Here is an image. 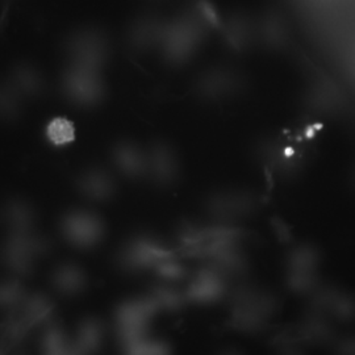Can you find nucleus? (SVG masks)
Returning <instances> with one entry per match:
<instances>
[{"label":"nucleus","instance_id":"nucleus-14","mask_svg":"<svg viewBox=\"0 0 355 355\" xmlns=\"http://www.w3.org/2000/svg\"><path fill=\"white\" fill-rule=\"evenodd\" d=\"M191 291L198 300H202V302L214 300L221 291V286H220V282L216 279L215 277H208V275L204 277L203 275L195 282Z\"/></svg>","mask_w":355,"mask_h":355},{"label":"nucleus","instance_id":"nucleus-3","mask_svg":"<svg viewBox=\"0 0 355 355\" xmlns=\"http://www.w3.org/2000/svg\"><path fill=\"white\" fill-rule=\"evenodd\" d=\"M8 83L24 99H36L45 91V79L37 67L31 64H19L10 73Z\"/></svg>","mask_w":355,"mask_h":355},{"label":"nucleus","instance_id":"nucleus-10","mask_svg":"<svg viewBox=\"0 0 355 355\" xmlns=\"http://www.w3.org/2000/svg\"><path fill=\"white\" fill-rule=\"evenodd\" d=\"M21 101L10 83H0V121H16L23 111Z\"/></svg>","mask_w":355,"mask_h":355},{"label":"nucleus","instance_id":"nucleus-5","mask_svg":"<svg viewBox=\"0 0 355 355\" xmlns=\"http://www.w3.org/2000/svg\"><path fill=\"white\" fill-rule=\"evenodd\" d=\"M149 308L142 303H127L117 313V322L127 338L136 337L146 324Z\"/></svg>","mask_w":355,"mask_h":355},{"label":"nucleus","instance_id":"nucleus-20","mask_svg":"<svg viewBox=\"0 0 355 355\" xmlns=\"http://www.w3.org/2000/svg\"><path fill=\"white\" fill-rule=\"evenodd\" d=\"M221 355H241L239 354V353H236V352H233V350H229V352H225V353H223Z\"/></svg>","mask_w":355,"mask_h":355},{"label":"nucleus","instance_id":"nucleus-4","mask_svg":"<svg viewBox=\"0 0 355 355\" xmlns=\"http://www.w3.org/2000/svg\"><path fill=\"white\" fill-rule=\"evenodd\" d=\"M66 51L71 64L94 70L102 62L104 54L101 44L89 35H79L71 38L66 46Z\"/></svg>","mask_w":355,"mask_h":355},{"label":"nucleus","instance_id":"nucleus-21","mask_svg":"<svg viewBox=\"0 0 355 355\" xmlns=\"http://www.w3.org/2000/svg\"><path fill=\"white\" fill-rule=\"evenodd\" d=\"M16 355H26V354H16Z\"/></svg>","mask_w":355,"mask_h":355},{"label":"nucleus","instance_id":"nucleus-7","mask_svg":"<svg viewBox=\"0 0 355 355\" xmlns=\"http://www.w3.org/2000/svg\"><path fill=\"white\" fill-rule=\"evenodd\" d=\"M53 280L55 288L66 295H74L76 292L82 291L86 284V277L83 271L76 265L70 263L60 267L54 272Z\"/></svg>","mask_w":355,"mask_h":355},{"label":"nucleus","instance_id":"nucleus-6","mask_svg":"<svg viewBox=\"0 0 355 355\" xmlns=\"http://www.w3.org/2000/svg\"><path fill=\"white\" fill-rule=\"evenodd\" d=\"M1 221L12 232H28L33 224L35 214L29 204L21 200H11L1 209Z\"/></svg>","mask_w":355,"mask_h":355},{"label":"nucleus","instance_id":"nucleus-9","mask_svg":"<svg viewBox=\"0 0 355 355\" xmlns=\"http://www.w3.org/2000/svg\"><path fill=\"white\" fill-rule=\"evenodd\" d=\"M104 338V329L103 325L94 318L86 320L78 331V346L83 355L95 353Z\"/></svg>","mask_w":355,"mask_h":355},{"label":"nucleus","instance_id":"nucleus-16","mask_svg":"<svg viewBox=\"0 0 355 355\" xmlns=\"http://www.w3.org/2000/svg\"><path fill=\"white\" fill-rule=\"evenodd\" d=\"M24 297V290L17 282H1L0 283V306L8 308L20 303Z\"/></svg>","mask_w":355,"mask_h":355},{"label":"nucleus","instance_id":"nucleus-18","mask_svg":"<svg viewBox=\"0 0 355 355\" xmlns=\"http://www.w3.org/2000/svg\"><path fill=\"white\" fill-rule=\"evenodd\" d=\"M64 345V334L62 331L58 329H51L44 338V346L51 352V353H55L58 352Z\"/></svg>","mask_w":355,"mask_h":355},{"label":"nucleus","instance_id":"nucleus-12","mask_svg":"<svg viewBox=\"0 0 355 355\" xmlns=\"http://www.w3.org/2000/svg\"><path fill=\"white\" fill-rule=\"evenodd\" d=\"M46 136L54 145H66L74 140V127L69 120L58 117L49 123Z\"/></svg>","mask_w":355,"mask_h":355},{"label":"nucleus","instance_id":"nucleus-2","mask_svg":"<svg viewBox=\"0 0 355 355\" xmlns=\"http://www.w3.org/2000/svg\"><path fill=\"white\" fill-rule=\"evenodd\" d=\"M64 237L76 246H92L102 237L101 221L86 212H73L62 221Z\"/></svg>","mask_w":355,"mask_h":355},{"label":"nucleus","instance_id":"nucleus-13","mask_svg":"<svg viewBox=\"0 0 355 355\" xmlns=\"http://www.w3.org/2000/svg\"><path fill=\"white\" fill-rule=\"evenodd\" d=\"M28 320L23 318L12 316L8 318L3 325H1V337L8 341L10 343H19L21 341L28 333Z\"/></svg>","mask_w":355,"mask_h":355},{"label":"nucleus","instance_id":"nucleus-8","mask_svg":"<svg viewBox=\"0 0 355 355\" xmlns=\"http://www.w3.org/2000/svg\"><path fill=\"white\" fill-rule=\"evenodd\" d=\"M78 186L86 196L95 200L107 199L112 193V184L110 179L96 170L85 173L79 178Z\"/></svg>","mask_w":355,"mask_h":355},{"label":"nucleus","instance_id":"nucleus-19","mask_svg":"<svg viewBox=\"0 0 355 355\" xmlns=\"http://www.w3.org/2000/svg\"><path fill=\"white\" fill-rule=\"evenodd\" d=\"M157 300L159 302L158 304L165 306V308H177L179 305V297H178L177 293L173 291H168V290H159L157 292Z\"/></svg>","mask_w":355,"mask_h":355},{"label":"nucleus","instance_id":"nucleus-11","mask_svg":"<svg viewBox=\"0 0 355 355\" xmlns=\"http://www.w3.org/2000/svg\"><path fill=\"white\" fill-rule=\"evenodd\" d=\"M24 312L26 320L31 324H41L51 318L53 305L45 296L35 295L28 300Z\"/></svg>","mask_w":355,"mask_h":355},{"label":"nucleus","instance_id":"nucleus-1","mask_svg":"<svg viewBox=\"0 0 355 355\" xmlns=\"http://www.w3.org/2000/svg\"><path fill=\"white\" fill-rule=\"evenodd\" d=\"M62 89L69 101L79 105L94 104L102 94L95 70L76 64H71L64 71Z\"/></svg>","mask_w":355,"mask_h":355},{"label":"nucleus","instance_id":"nucleus-15","mask_svg":"<svg viewBox=\"0 0 355 355\" xmlns=\"http://www.w3.org/2000/svg\"><path fill=\"white\" fill-rule=\"evenodd\" d=\"M272 346L279 355H300L297 347V334L288 329L278 331L272 338Z\"/></svg>","mask_w":355,"mask_h":355},{"label":"nucleus","instance_id":"nucleus-17","mask_svg":"<svg viewBox=\"0 0 355 355\" xmlns=\"http://www.w3.org/2000/svg\"><path fill=\"white\" fill-rule=\"evenodd\" d=\"M132 355H168V349L165 343H140L132 349Z\"/></svg>","mask_w":355,"mask_h":355}]
</instances>
